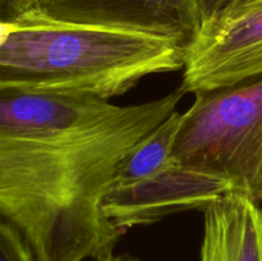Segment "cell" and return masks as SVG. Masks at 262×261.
<instances>
[{"instance_id":"obj_7","label":"cell","mask_w":262,"mask_h":261,"mask_svg":"<svg viewBox=\"0 0 262 261\" xmlns=\"http://www.w3.org/2000/svg\"><path fill=\"white\" fill-rule=\"evenodd\" d=\"M201 261H262V207L232 192L204 211Z\"/></svg>"},{"instance_id":"obj_5","label":"cell","mask_w":262,"mask_h":261,"mask_svg":"<svg viewBox=\"0 0 262 261\" xmlns=\"http://www.w3.org/2000/svg\"><path fill=\"white\" fill-rule=\"evenodd\" d=\"M262 74V0H243L201 26L187 48V94L227 87Z\"/></svg>"},{"instance_id":"obj_11","label":"cell","mask_w":262,"mask_h":261,"mask_svg":"<svg viewBox=\"0 0 262 261\" xmlns=\"http://www.w3.org/2000/svg\"><path fill=\"white\" fill-rule=\"evenodd\" d=\"M96 261H140L137 257H132V256L123 255V256H115L113 252H109L107 255L102 256Z\"/></svg>"},{"instance_id":"obj_6","label":"cell","mask_w":262,"mask_h":261,"mask_svg":"<svg viewBox=\"0 0 262 261\" xmlns=\"http://www.w3.org/2000/svg\"><path fill=\"white\" fill-rule=\"evenodd\" d=\"M232 192L234 189L228 179L174 159L148 178L113 186L102 210L113 227L124 234L132 228L154 224L179 212H204Z\"/></svg>"},{"instance_id":"obj_3","label":"cell","mask_w":262,"mask_h":261,"mask_svg":"<svg viewBox=\"0 0 262 261\" xmlns=\"http://www.w3.org/2000/svg\"><path fill=\"white\" fill-rule=\"evenodd\" d=\"M174 159L216 174L235 193L262 201V74L194 94Z\"/></svg>"},{"instance_id":"obj_4","label":"cell","mask_w":262,"mask_h":261,"mask_svg":"<svg viewBox=\"0 0 262 261\" xmlns=\"http://www.w3.org/2000/svg\"><path fill=\"white\" fill-rule=\"evenodd\" d=\"M3 14L138 31L171 38L187 48L201 30L194 0H10Z\"/></svg>"},{"instance_id":"obj_2","label":"cell","mask_w":262,"mask_h":261,"mask_svg":"<svg viewBox=\"0 0 262 261\" xmlns=\"http://www.w3.org/2000/svg\"><path fill=\"white\" fill-rule=\"evenodd\" d=\"M186 58L184 44L163 36L0 15V90L110 100Z\"/></svg>"},{"instance_id":"obj_10","label":"cell","mask_w":262,"mask_h":261,"mask_svg":"<svg viewBox=\"0 0 262 261\" xmlns=\"http://www.w3.org/2000/svg\"><path fill=\"white\" fill-rule=\"evenodd\" d=\"M242 2L243 0H194V4L202 26L237 7Z\"/></svg>"},{"instance_id":"obj_9","label":"cell","mask_w":262,"mask_h":261,"mask_svg":"<svg viewBox=\"0 0 262 261\" xmlns=\"http://www.w3.org/2000/svg\"><path fill=\"white\" fill-rule=\"evenodd\" d=\"M0 261H36L22 233L0 215Z\"/></svg>"},{"instance_id":"obj_1","label":"cell","mask_w":262,"mask_h":261,"mask_svg":"<svg viewBox=\"0 0 262 261\" xmlns=\"http://www.w3.org/2000/svg\"><path fill=\"white\" fill-rule=\"evenodd\" d=\"M187 92L117 105L96 97L0 90V215L36 261L99 260L120 234L102 202L130 150Z\"/></svg>"},{"instance_id":"obj_8","label":"cell","mask_w":262,"mask_h":261,"mask_svg":"<svg viewBox=\"0 0 262 261\" xmlns=\"http://www.w3.org/2000/svg\"><path fill=\"white\" fill-rule=\"evenodd\" d=\"M182 123L183 113L176 110L143 137L120 163L114 186L148 178L173 163L174 147Z\"/></svg>"},{"instance_id":"obj_12","label":"cell","mask_w":262,"mask_h":261,"mask_svg":"<svg viewBox=\"0 0 262 261\" xmlns=\"http://www.w3.org/2000/svg\"><path fill=\"white\" fill-rule=\"evenodd\" d=\"M10 0H0V14H3V12L5 10V8H7L8 3H9Z\"/></svg>"}]
</instances>
